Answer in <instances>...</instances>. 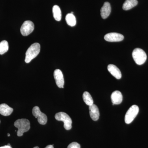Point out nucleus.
<instances>
[{
	"instance_id": "f257e3e1",
	"label": "nucleus",
	"mask_w": 148,
	"mask_h": 148,
	"mask_svg": "<svg viewBox=\"0 0 148 148\" xmlns=\"http://www.w3.org/2000/svg\"><path fill=\"white\" fill-rule=\"evenodd\" d=\"M40 49V46L38 43H35L32 44L27 49L26 53L25 61L26 63H29L38 55Z\"/></svg>"
},
{
	"instance_id": "f03ea898",
	"label": "nucleus",
	"mask_w": 148,
	"mask_h": 148,
	"mask_svg": "<svg viewBox=\"0 0 148 148\" xmlns=\"http://www.w3.org/2000/svg\"><path fill=\"white\" fill-rule=\"evenodd\" d=\"M14 125L18 128L17 135L18 137L22 136L24 132L29 131L30 128V122L25 119L17 120L14 122Z\"/></svg>"
},
{
	"instance_id": "7ed1b4c3",
	"label": "nucleus",
	"mask_w": 148,
	"mask_h": 148,
	"mask_svg": "<svg viewBox=\"0 0 148 148\" xmlns=\"http://www.w3.org/2000/svg\"><path fill=\"white\" fill-rule=\"evenodd\" d=\"M132 56L134 61L138 65H143L147 60V54L141 49H135L132 52Z\"/></svg>"
},
{
	"instance_id": "20e7f679",
	"label": "nucleus",
	"mask_w": 148,
	"mask_h": 148,
	"mask_svg": "<svg viewBox=\"0 0 148 148\" xmlns=\"http://www.w3.org/2000/svg\"><path fill=\"white\" fill-rule=\"evenodd\" d=\"M55 118L56 120L64 123V127L66 130L71 129L72 120L69 115L64 112H60L56 114Z\"/></svg>"
},
{
	"instance_id": "39448f33",
	"label": "nucleus",
	"mask_w": 148,
	"mask_h": 148,
	"mask_svg": "<svg viewBox=\"0 0 148 148\" xmlns=\"http://www.w3.org/2000/svg\"><path fill=\"white\" fill-rule=\"evenodd\" d=\"M139 108L137 105H133L127 110L125 116V121L127 124L132 123L139 113Z\"/></svg>"
},
{
	"instance_id": "423d86ee",
	"label": "nucleus",
	"mask_w": 148,
	"mask_h": 148,
	"mask_svg": "<svg viewBox=\"0 0 148 148\" xmlns=\"http://www.w3.org/2000/svg\"><path fill=\"white\" fill-rule=\"evenodd\" d=\"M32 113L36 118L38 119V122L40 124H46L47 121V116L45 114L41 112L38 107L36 106L33 108Z\"/></svg>"
},
{
	"instance_id": "0eeeda50",
	"label": "nucleus",
	"mask_w": 148,
	"mask_h": 148,
	"mask_svg": "<svg viewBox=\"0 0 148 148\" xmlns=\"http://www.w3.org/2000/svg\"><path fill=\"white\" fill-rule=\"evenodd\" d=\"M34 29V24L32 21H24L21 26L20 32L22 36H24L30 34Z\"/></svg>"
},
{
	"instance_id": "6e6552de",
	"label": "nucleus",
	"mask_w": 148,
	"mask_h": 148,
	"mask_svg": "<svg viewBox=\"0 0 148 148\" xmlns=\"http://www.w3.org/2000/svg\"><path fill=\"white\" fill-rule=\"evenodd\" d=\"M53 76L57 86L60 88H64V79L63 73L59 69H56L53 73Z\"/></svg>"
},
{
	"instance_id": "1a4fd4ad",
	"label": "nucleus",
	"mask_w": 148,
	"mask_h": 148,
	"mask_svg": "<svg viewBox=\"0 0 148 148\" xmlns=\"http://www.w3.org/2000/svg\"><path fill=\"white\" fill-rule=\"evenodd\" d=\"M104 39L107 41L111 42H120L123 40L124 36L119 33H110L105 35Z\"/></svg>"
},
{
	"instance_id": "9d476101",
	"label": "nucleus",
	"mask_w": 148,
	"mask_h": 148,
	"mask_svg": "<svg viewBox=\"0 0 148 148\" xmlns=\"http://www.w3.org/2000/svg\"><path fill=\"white\" fill-rule=\"evenodd\" d=\"M89 114L90 117L92 120L96 121L99 118L100 112L98 107L95 105L93 104L89 107Z\"/></svg>"
},
{
	"instance_id": "9b49d317",
	"label": "nucleus",
	"mask_w": 148,
	"mask_h": 148,
	"mask_svg": "<svg viewBox=\"0 0 148 148\" xmlns=\"http://www.w3.org/2000/svg\"><path fill=\"white\" fill-rule=\"evenodd\" d=\"M111 7L110 3L106 2L104 3L103 6L101 9V17L103 19L108 18L110 14Z\"/></svg>"
},
{
	"instance_id": "f8f14e48",
	"label": "nucleus",
	"mask_w": 148,
	"mask_h": 148,
	"mask_svg": "<svg viewBox=\"0 0 148 148\" xmlns=\"http://www.w3.org/2000/svg\"><path fill=\"white\" fill-rule=\"evenodd\" d=\"M111 100L113 105H119L123 101V96L121 92L119 90H116L111 95Z\"/></svg>"
},
{
	"instance_id": "ddd939ff",
	"label": "nucleus",
	"mask_w": 148,
	"mask_h": 148,
	"mask_svg": "<svg viewBox=\"0 0 148 148\" xmlns=\"http://www.w3.org/2000/svg\"><path fill=\"white\" fill-rule=\"evenodd\" d=\"M108 69L112 75L113 76L117 79H120L121 78V72L116 66L113 64H110L108 66Z\"/></svg>"
},
{
	"instance_id": "4468645a",
	"label": "nucleus",
	"mask_w": 148,
	"mask_h": 148,
	"mask_svg": "<svg viewBox=\"0 0 148 148\" xmlns=\"http://www.w3.org/2000/svg\"><path fill=\"white\" fill-rule=\"evenodd\" d=\"M13 109L10 108L7 104H3L0 105V114L4 116H8L12 113Z\"/></svg>"
},
{
	"instance_id": "2eb2a0df",
	"label": "nucleus",
	"mask_w": 148,
	"mask_h": 148,
	"mask_svg": "<svg viewBox=\"0 0 148 148\" xmlns=\"http://www.w3.org/2000/svg\"><path fill=\"white\" fill-rule=\"evenodd\" d=\"M137 0H126L123 5V9L125 10L131 9L138 5Z\"/></svg>"
},
{
	"instance_id": "dca6fc26",
	"label": "nucleus",
	"mask_w": 148,
	"mask_h": 148,
	"mask_svg": "<svg viewBox=\"0 0 148 148\" xmlns=\"http://www.w3.org/2000/svg\"><path fill=\"white\" fill-rule=\"evenodd\" d=\"M52 12L53 17L56 21H61V17H62V14L61 9L60 7L57 5L53 6L52 9Z\"/></svg>"
},
{
	"instance_id": "f3484780",
	"label": "nucleus",
	"mask_w": 148,
	"mask_h": 148,
	"mask_svg": "<svg viewBox=\"0 0 148 148\" xmlns=\"http://www.w3.org/2000/svg\"><path fill=\"white\" fill-rule=\"evenodd\" d=\"M66 20L67 24L71 27H74L76 24V19L73 14H68L66 16Z\"/></svg>"
},
{
	"instance_id": "a211bd4d",
	"label": "nucleus",
	"mask_w": 148,
	"mask_h": 148,
	"mask_svg": "<svg viewBox=\"0 0 148 148\" xmlns=\"http://www.w3.org/2000/svg\"><path fill=\"white\" fill-rule=\"evenodd\" d=\"M83 99L84 103L89 106H92L93 104V99L89 92L85 91L83 94Z\"/></svg>"
},
{
	"instance_id": "6ab92c4d",
	"label": "nucleus",
	"mask_w": 148,
	"mask_h": 148,
	"mask_svg": "<svg viewBox=\"0 0 148 148\" xmlns=\"http://www.w3.org/2000/svg\"><path fill=\"white\" fill-rule=\"evenodd\" d=\"M9 45L8 42L6 40H3L0 42V54L3 55L8 51Z\"/></svg>"
},
{
	"instance_id": "aec40b11",
	"label": "nucleus",
	"mask_w": 148,
	"mask_h": 148,
	"mask_svg": "<svg viewBox=\"0 0 148 148\" xmlns=\"http://www.w3.org/2000/svg\"><path fill=\"white\" fill-rule=\"evenodd\" d=\"M81 146L79 144L76 142H73L68 146L67 148H80Z\"/></svg>"
},
{
	"instance_id": "412c9836",
	"label": "nucleus",
	"mask_w": 148,
	"mask_h": 148,
	"mask_svg": "<svg viewBox=\"0 0 148 148\" xmlns=\"http://www.w3.org/2000/svg\"><path fill=\"white\" fill-rule=\"evenodd\" d=\"M0 148H12V147H11L10 145H5L3 146V147H0Z\"/></svg>"
},
{
	"instance_id": "4be33fe9",
	"label": "nucleus",
	"mask_w": 148,
	"mask_h": 148,
	"mask_svg": "<svg viewBox=\"0 0 148 148\" xmlns=\"http://www.w3.org/2000/svg\"><path fill=\"white\" fill-rule=\"evenodd\" d=\"M45 148H53V145H49L47 146Z\"/></svg>"
},
{
	"instance_id": "5701e85b",
	"label": "nucleus",
	"mask_w": 148,
	"mask_h": 148,
	"mask_svg": "<svg viewBox=\"0 0 148 148\" xmlns=\"http://www.w3.org/2000/svg\"><path fill=\"white\" fill-rule=\"evenodd\" d=\"M10 134L9 133H8V137H10Z\"/></svg>"
},
{
	"instance_id": "b1692460",
	"label": "nucleus",
	"mask_w": 148,
	"mask_h": 148,
	"mask_svg": "<svg viewBox=\"0 0 148 148\" xmlns=\"http://www.w3.org/2000/svg\"><path fill=\"white\" fill-rule=\"evenodd\" d=\"M34 148H39V147H34Z\"/></svg>"
},
{
	"instance_id": "393cba45",
	"label": "nucleus",
	"mask_w": 148,
	"mask_h": 148,
	"mask_svg": "<svg viewBox=\"0 0 148 148\" xmlns=\"http://www.w3.org/2000/svg\"><path fill=\"white\" fill-rule=\"evenodd\" d=\"M0 123H1V121H0Z\"/></svg>"
}]
</instances>
